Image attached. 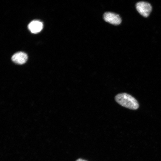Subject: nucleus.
I'll use <instances>...</instances> for the list:
<instances>
[{"label":"nucleus","mask_w":161,"mask_h":161,"mask_svg":"<svg viewBox=\"0 0 161 161\" xmlns=\"http://www.w3.org/2000/svg\"><path fill=\"white\" fill-rule=\"evenodd\" d=\"M116 101L120 105L128 109L136 110L139 107L137 100L131 95L126 93H120L115 97Z\"/></svg>","instance_id":"f257e3e1"},{"label":"nucleus","mask_w":161,"mask_h":161,"mask_svg":"<svg viewBox=\"0 0 161 161\" xmlns=\"http://www.w3.org/2000/svg\"><path fill=\"white\" fill-rule=\"evenodd\" d=\"M136 8L138 12L144 17H148L152 10V7L148 3L140 1L136 4Z\"/></svg>","instance_id":"f03ea898"},{"label":"nucleus","mask_w":161,"mask_h":161,"mask_svg":"<svg viewBox=\"0 0 161 161\" xmlns=\"http://www.w3.org/2000/svg\"><path fill=\"white\" fill-rule=\"evenodd\" d=\"M103 17L106 21L113 24L118 25L121 22V18L120 16L114 13L109 12L105 13Z\"/></svg>","instance_id":"7ed1b4c3"},{"label":"nucleus","mask_w":161,"mask_h":161,"mask_svg":"<svg viewBox=\"0 0 161 161\" xmlns=\"http://www.w3.org/2000/svg\"><path fill=\"white\" fill-rule=\"evenodd\" d=\"M28 58L27 54L23 52H18L14 54L12 57V61L15 63L22 64L25 63Z\"/></svg>","instance_id":"20e7f679"},{"label":"nucleus","mask_w":161,"mask_h":161,"mask_svg":"<svg viewBox=\"0 0 161 161\" xmlns=\"http://www.w3.org/2000/svg\"><path fill=\"white\" fill-rule=\"evenodd\" d=\"M29 30L32 33H36L40 32L43 27L42 22L38 20H34L31 22L28 25Z\"/></svg>","instance_id":"39448f33"},{"label":"nucleus","mask_w":161,"mask_h":161,"mask_svg":"<svg viewBox=\"0 0 161 161\" xmlns=\"http://www.w3.org/2000/svg\"><path fill=\"white\" fill-rule=\"evenodd\" d=\"M76 161H87L84 160H83L81 159H79L77 160Z\"/></svg>","instance_id":"423d86ee"}]
</instances>
